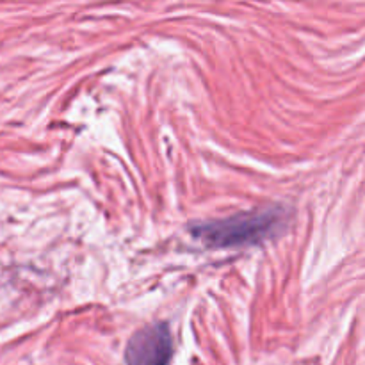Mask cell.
Returning a JSON list of instances; mask_svg holds the SVG:
<instances>
[{"label":"cell","instance_id":"cell-2","mask_svg":"<svg viewBox=\"0 0 365 365\" xmlns=\"http://www.w3.org/2000/svg\"><path fill=\"white\" fill-rule=\"evenodd\" d=\"M173 355V339L168 324L155 323L132 335L125 349L127 365H168Z\"/></svg>","mask_w":365,"mask_h":365},{"label":"cell","instance_id":"cell-1","mask_svg":"<svg viewBox=\"0 0 365 365\" xmlns=\"http://www.w3.org/2000/svg\"><path fill=\"white\" fill-rule=\"evenodd\" d=\"M282 210L266 209L262 212L237 214L227 220L200 221L189 225L192 237L210 248H234V246L259 245L277 234L282 227Z\"/></svg>","mask_w":365,"mask_h":365}]
</instances>
